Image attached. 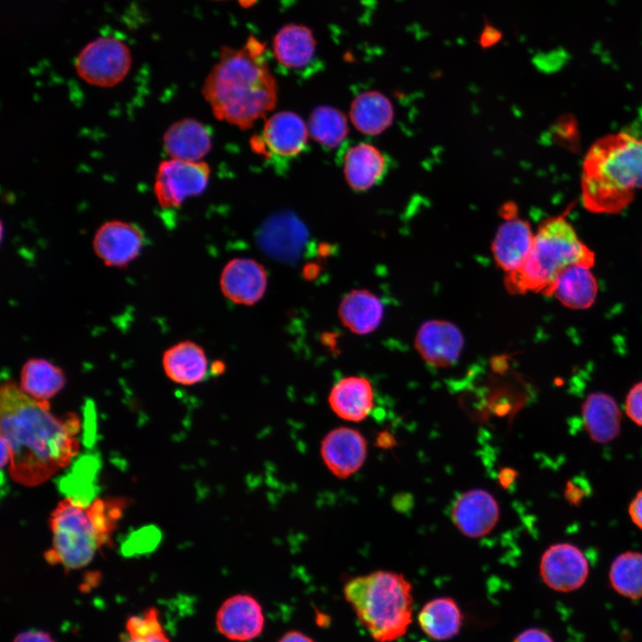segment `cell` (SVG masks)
I'll list each match as a JSON object with an SVG mask.
<instances>
[{"label":"cell","mask_w":642,"mask_h":642,"mask_svg":"<svg viewBox=\"0 0 642 642\" xmlns=\"http://www.w3.org/2000/svg\"><path fill=\"white\" fill-rule=\"evenodd\" d=\"M168 158L201 161L211 149L209 128L202 122L185 118L173 122L162 136Z\"/></svg>","instance_id":"18"},{"label":"cell","mask_w":642,"mask_h":642,"mask_svg":"<svg viewBox=\"0 0 642 642\" xmlns=\"http://www.w3.org/2000/svg\"><path fill=\"white\" fill-rule=\"evenodd\" d=\"M594 252L579 238L565 216L542 221L534 235L531 252L515 272L506 274L509 292H541L550 296L559 274L574 264L592 268Z\"/></svg>","instance_id":"6"},{"label":"cell","mask_w":642,"mask_h":642,"mask_svg":"<svg viewBox=\"0 0 642 642\" xmlns=\"http://www.w3.org/2000/svg\"><path fill=\"white\" fill-rule=\"evenodd\" d=\"M464 339L459 329L450 322L431 320L419 328L415 347L424 360L435 367H446L459 358Z\"/></svg>","instance_id":"16"},{"label":"cell","mask_w":642,"mask_h":642,"mask_svg":"<svg viewBox=\"0 0 642 642\" xmlns=\"http://www.w3.org/2000/svg\"><path fill=\"white\" fill-rule=\"evenodd\" d=\"M0 424L11 451L9 473L22 485L45 482L78 453V417L54 416L48 400L31 398L12 381L1 385Z\"/></svg>","instance_id":"1"},{"label":"cell","mask_w":642,"mask_h":642,"mask_svg":"<svg viewBox=\"0 0 642 642\" xmlns=\"http://www.w3.org/2000/svg\"><path fill=\"white\" fill-rule=\"evenodd\" d=\"M144 234L136 224L112 219L95 230L92 245L95 254L107 267L125 268L141 253Z\"/></svg>","instance_id":"9"},{"label":"cell","mask_w":642,"mask_h":642,"mask_svg":"<svg viewBox=\"0 0 642 642\" xmlns=\"http://www.w3.org/2000/svg\"><path fill=\"white\" fill-rule=\"evenodd\" d=\"M338 316L350 332L363 335L374 331L380 325L383 308L376 295L367 290H353L342 300Z\"/></svg>","instance_id":"25"},{"label":"cell","mask_w":642,"mask_h":642,"mask_svg":"<svg viewBox=\"0 0 642 642\" xmlns=\"http://www.w3.org/2000/svg\"><path fill=\"white\" fill-rule=\"evenodd\" d=\"M308 133L300 116L292 111H280L267 120L261 136L251 142L253 150L268 157L292 158L305 148Z\"/></svg>","instance_id":"11"},{"label":"cell","mask_w":642,"mask_h":642,"mask_svg":"<svg viewBox=\"0 0 642 642\" xmlns=\"http://www.w3.org/2000/svg\"><path fill=\"white\" fill-rule=\"evenodd\" d=\"M367 444L363 435L350 427L330 431L321 442V457L328 470L337 478H348L363 465Z\"/></svg>","instance_id":"14"},{"label":"cell","mask_w":642,"mask_h":642,"mask_svg":"<svg viewBox=\"0 0 642 642\" xmlns=\"http://www.w3.org/2000/svg\"><path fill=\"white\" fill-rule=\"evenodd\" d=\"M589 572L588 560L575 545L561 542L551 545L543 553L539 574L552 590L571 592L584 585Z\"/></svg>","instance_id":"10"},{"label":"cell","mask_w":642,"mask_h":642,"mask_svg":"<svg viewBox=\"0 0 642 642\" xmlns=\"http://www.w3.org/2000/svg\"><path fill=\"white\" fill-rule=\"evenodd\" d=\"M129 638H144L164 632L155 608L147 609L140 616H132L127 621Z\"/></svg>","instance_id":"33"},{"label":"cell","mask_w":642,"mask_h":642,"mask_svg":"<svg viewBox=\"0 0 642 642\" xmlns=\"http://www.w3.org/2000/svg\"><path fill=\"white\" fill-rule=\"evenodd\" d=\"M265 617L260 604L248 594L226 599L216 615V626L226 638L245 642L256 638L264 629Z\"/></svg>","instance_id":"12"},{"label":"cell","mask_w":642,"mask_h":642,"mask_svg":"<svg viewBox=\"0 0 642 642\" xmlns=\"http://www.w3.org/2000/svg\"><path fill=\"white\" fill-rule=\"evenodd\" d=\"M502 37L503 34L501 30L485 19L484 25L478 40L479 45L483 49H487L499 43Z\"/></svg>","instance_id":"35"},{"label":"cell","mask_w":642,"mask_h":642,"mask_svg":"<svg viewBox=\"0 0 642 642\" xmlns=\"http://www.w3.org/2000/svg\"><path fill=\"white\" fill-rule=\"evenodd\" d=\"M317 42L310 28L299 23L283 26L273 38V53L277 62L288 68L306 67L314 58Z\"/></svg>","instance_id":"23"},{"label":"cell","mask_w":642,"mask_h":642,"mask_svg":"<svg viewBox=\"0 0 642 642\" xmlns=\"http://www.w3.org/2000/svg\"><path fill=\"white\" fill-rule=\"evenodd\" d=\"M225 370L226 365L220 360L215 361L211 366V371L215 374H221Z\"/></svg>","instance_id":"42"},{"label":"cell","mask_w":642,"mask_h":642,"mask_svg":"<svg viewBox=\"0 0 642 642\" xmlns=\"http://www.w3.org/2000/svg\"><path fill=\"white\" fill-rule=\"evenodd\" d=\"M513 642H555L551 636L539 628H530L519 633Z\"/></svg>","instance_id":"36"},{"label":"cell","mask_w":642,"mask_h":642,"mask_svg":"<svg viewBox=\"0 0 642 642\" xmlns=\"http://www.w3.org/2000/svg\"><path fill=\"white\" fill-rule=\"evenodd\" d=\"M350 116L361 133L376 136L387 129L393 121V107L382 93L367 91L359 94L350 105Z\"/></svg>","instance_id":"28"},{"label":"cell","mask_w":642,"mask_h":642,"mask_svg":"<svg viewBox=\"0 0 642 642\" xmlns=\"http://www.w3.org/2000/svg\"><path fill=\"white\" fill-rule=\"evenodd\" d=\"M128 500L121 498H96L83 504L66 498L50 515L52 546L45 557L51 564L66 570L87 565L96 552L111 543V537L121 518Z\"/></svg>","instance_id":"4"},{"label":"cell","mask_w":642,"mask_h":642,"mask_svg":"<svg viewBox=\"0 0 642 642\" xmlns=\"http://www.w3.org/2000/svg\"><path fill=\"white\" fill-rule=\"evenodd\" d=\"M210 169L203 161L172 158L162 160L156 169L153 194L162 209H174L185 199L199 195L207 187Z\"/></svg>","instance_id":"8"},{"label":"cell","mask_w":642,"mask_h":642,"mask_svg":"<svg viewBox=\"0 0 642 642\" xmlns=\"http://www.w3.org/2000/svg\"><path fill=\"white\" fill-rule=\"evenodd\" d=\"M328 402L340 418L350 422L363 421L374 406L373 386L362 376L343 377L332 387Z\"/></svg>","instance_id":"20"},{"label":"cell","mask_w":642,"mask_h":642,"mask_svg":"<svg viewBox=\"0 0 642 642\" xmlns=\"http://www.w3.org/2000/svg\"><path fill=\"white\" fill-rule=\"evenodd\" d=\"M125 642H169L165 633H160L144 638H128Z\"/></svg>","instance_id":"40"},{"label":"cell","mask_w":642,"mask_h":642,"mask_svg":"<svg viewBox=\"0 0 642 642\" xmlns=\"http://www.w3.org/2000/svg\"><path fill=\"white\" fill-rule=\"evenodd\" d=\"M642 190V136H604L588 150L582 165L581 198L594 213L615 214Z\"/></svg>","instance_id":"3"},{"label":"cell","mask_w":642,"mask_h":642,"mask_svg":"<svg viewBox=\"0 0 642 642\" xmlns=\"http://www.w3.org/2000/svg\"><path fill=\"white\" fill-rule=\"evenodd\" d=\"M219 285L223 295L232 302L251 306L263 298L268 286V274L257 260L235 258L223 268Z\"/></svg>","instance_id":"13"},{"label":"cell","mask_w":642,"mask_h":642,"mask_svg":"<svg viewBox=\"0 0 642 642\" xmlns=\"http://www.w3.org/2000/svg\"><path fill=\"white\" fill-rule=\"evenodd\" d=\"M320 272V267L315 263H309L304 266L302 273L306 279H313L317 276Z\"/></svg>","instance_id":"41"},{"label":"cell","mask_w":642,"mask_h":642,"mask_svg":"<svg viewBox=\"0 0 642 642\" xmlns=\"http://www.w3.org/2000/svg\"><path fill=\"white\" fill-rule=\"evenodd\" d=\"M581 415L585 431L594 442L605 444L619 436L621 412L615 399L609 394H588L581 406Z\"/></svg>","instance_id":"21"},{"label":"cell","mask_w":642,"mask_h":642,"mask_svg":"<svg viewBox=\"0 0 642 642\" xmlns=\"http://www.w3.org/2000/svg\"><path fill=\"white\" fill-rule=\"evenodd\" d=\"M66 384L62 368L45 358H32L22 366L20 388L37 400H48L61 391Z\"/></svg>","instance_id":"29"},{"label":"cell","mask_w":642,"mask_h":642,"mask_svg":"<svg viewBox=\"0 0 642 642\" xmlns=\"http://www.w3.org/2000/svg\"><path fill=\"white\" fill-rule=\"evenodd\" d=\"M306 235L301 222L293 215L284 213L267 220L260 229L259 241L266 251L285 258L299 251Z\"/></svg>","instance_id":"27"},{"label":"cell","mask_w":642,"mask_h":642,"mask_svg":"<svg viewBox=\"0 0 642 642\" xmlns=\"http://www.w3.org/2000/svg\"><path fill=\"white\" fill-rule=\"evenodd\" d=\"M386 155L375 146L360 143L346 152L343 171L349 185L357 192H363L378 185L389 169Z\"/></svg>","instance_id":"19"},{"label":"cell","mask_w":642,"mask_h":642,"mask_svg":"<svg viewBox=\"0 0 642 642\" xmlns=\"http://www.w3.org/2000/svg\"><path fill=\"white\" fill-rule=\"evenodd\" d=\"M239 1L243 6H250L255 2V0H239Z\"/></svg>","instance_id":"43"},{"label":"cell","mask_w":642,"mask_h":642,"mask_svg":"<svg viewBox=\"0 0 642 642\" xmlns=\"http://www.w3.org/2000/svg\"><path fill=\"white\" fill-rule=\"evenodd\" d=\"M161 364L166 376L180 385L201 383L208 373L204 350L192 341L179 342L167 349Z\"/></svg>","instance_id":"22"},{"label":"cell","mask_w":642,"mask_h":642,"mask_svg":"<svg viewBox=\"0 0 642 642\" xmlns=\"http://www.w3.org/2000/svg\"><path fill=\"white\" fill-rule=\"evenodd\" d=\"M499 507L487 490L473 489L461 494L451 508V519L458 531L469 538H481L496 526Z\"/></svg>","instance_id":"15"},{"label":"cell","mask_w":642,"mask_h":642,"mask_svg":"<svg viewBox=\"0 0 642 642\" xmlns=\"http://www.w3.org/2000/svg\"><path fill=\"white\" fill-rule=\"evenodd\" d=\"M590 267L574 264L564 268L557 276L550 296L573 309L592 306L597 294V282Z\"/></svg>","instance_id":"24"},{"label":"cell","mask_w":642,"mask_h":642,"mask_svg":"<svg viewBox=\"0 0 642 642\" xmlns=\"http://www.w3.org/2000/svg\"><path fill=\"white\" fill-rule=\"evenodd\" d=\"M629 515L632 523L642 531V490L630 501Z\"/></svg>","instance_id":"37"},{"label":"cell","mask_w":642,"mask_h":642,"mask_svg":"<svg viewBox=\"0 0 642 642\" xmlns=\"http://www.w3.org/2000/svg\"><path fill=\"white\" fill-rule=\"evenodd\" d=\"M609 581L619 595L642 598V553L626 551L617 556L609 569Z\"/></svg>","instance_id":"30"},{"label":"cell","mask_w":642,"mask_h":642,"mask_svg":"<svg viewBox=\"0 0 642 642\" xmlns=\"http://www.w3.org/2000/svg\"><path fill=\"white\" fill-rule=\"evenodd\" d=\"M343 594L358 619L376 642L403 637L413 620L412 584L391 571H374L346 583Z\"/></svg>","instance_id":"5"},{"label":"cell","mask_w":642,"mask_h":642,"mask_svg":"<svg viewBox=\"0 0 642 642\" xmlns=\"http://www.w3.org/2000/svg\"><path fill=\"white\" fill-rule=\"evenodd\" d=\"M625 411L631 421L642 427V381L636 383L628 392Z\"/></svg>","instance_id":"34"},{"label":"cell","mask_w":642,"mask_h":642,"mask_svg":"<svg viewBox=\"0 0 642 642\" xmlns=\"http://www.w3.org/2000/svg\"><path fill=\"white\" fill-rule=\"evenodd\" d=\"M132 66L128 46L114 37H101L88 43L75 59L78 76L86 84L109 88L119 85Z\"/></svg>","instance_id":"7"},{"label":"cell","mask_w":642,"mask_h":642,"mask_svg":"<svg viewBox=\"0 0 642 642\" xmlns=\"http://www.w3.org/2000/svg\"><path fill=\"white\" fill-rule=\"evenodd\" d=\"M311 137L327 148H335L346 138L349 127L345 115L331 106L315 108L309 119Z\"/></svg>","instance_id":"31"},{"label":"cell","mask_w":642,"mask_h":642,"mask_svg":"<svg viewBox=\"0 0 642 642\" xmlns=\"http://www.w3.org/2000/svg\"><path fill=\"white\" fill-rule=\"evenodd\" d=\"M78 464L77 469L63 479L62 485L68 498L87 505L95 495L93 480L97 462L90 456L80 459Z\"/></svg>","instance_id":"32"},{"label":"cell","mask_w":642,"mask_h":642,"mask_svg":"<svg viewBox=\"0 0 642 642\" xmlns=\"http://www.w3.org/2000/svg\"><path fill=\"white\" fill-rule=\"evenodd\" d=\"M463 614L455 599L440 597L428 601L417 615L422 631L436 641L456 637L463 625Z\"/></svg>","instance_id":"26"},{"label":"cell","mask_w":642,"mask_h":642,"mask_svg":"<svg viewBox=\"0 0 642 642\" xmlns=\"http://www.w3.org/2000/svg\"><path fill=\"white\" fill-rule=\"evenodd\" d=\"M13 642H54V640L45 631L27 630L20 633Z\"/></svg>","instance_id":"38"},{"label":"cell","mask_w":642,"mask_h":642,"mask_svg":"<svg viewBox=\"0 0 642 642\" xmlns=\"http://www.w3.org/2000/svg\"><path fill=\"white\" fill-rule=\"evenodd\" d=\"M492 243L498 266L506 274L517 271L527 259L534 239L530 224L517 214L504 218Z\"/></svg>","instance_id":"17"},{"label":"cell","mask_w":642,"mask_h":642,"mask_svg":"<svg viewBox=\"0 0 642 642\" xmlns=\"http://www.w3.org/2000/svg\"><path fill=\"white\" fill-rule=\"evenodd\" d=\"M264 51L252 36L241 48L222 47L202 88L218 119L246 129L274 109L277 85Z\"/></svg>","instance_id":"2"},{"label":"cell","mask_w":642,"mask_h":642,"mask_svg":"<svg viewBox=\"0 0 642 642\" xmlns=\"http://www.w3.org/2000/svg\"><path fill=\"white\" fill-rule=\"evenodd\" d=\"M277 642H315L311 638L297 630L284 634Z\"/></svg>","instance_id":"39"}]
</instances>
